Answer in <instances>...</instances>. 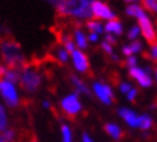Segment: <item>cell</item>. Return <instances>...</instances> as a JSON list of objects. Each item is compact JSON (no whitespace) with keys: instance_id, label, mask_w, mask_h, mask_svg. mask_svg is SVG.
I'll list each match as a JSON object with an SVG mask.
<instances>
[{"instance_id":"7c38bea8","label":"cell","mask_w":157,"mask_h":142,"mask_svg":"<svg viewBox=\"0 0 157 142\" xmlns=\"http://www.w3.org/2000/svg\"><path fill=\"white\" fill-rule=\"evenodd\" d=\"M118 115L121 118L128 123L130 126H137L138 125V116L134 114L131 109H127V108H121L118 111Z\"/></svg>"},{"instance_id":"3957f363","label":"cell","mask_w":157,"mask_h":142,"mask_svg":"<svg viewBox=\"0 0 157 142\" xmlns=\"http://www.w3.org/2000/svg\"><path fill=\"white\" fill-rule=\"evenodd\" d=\"M20 88L28 92V93H35L42 85V75L39 73L38 66L26 62L22 69H20Z\"/></svg>"},{"instance_id":"30bf717a","label":"cell","mask_w":157,"mask_h":142,"mask_svg":"<svg viewBox=\"0 0 157 142\" xmlns=\"http://www.w3.org/2000/svg\"><path fill=\"white\" fill-rule=\"evenodd\" d=\"M128 75L131 76L133 79H136L141 86H144V88H148V86L153 85V81H151V78H150V75L146 73V71H143V69L133 67V69L128 71Z\"/></svg>"},{"instance_id":"4dcf8cb0","label":"cell","mask_w":157,"mask_h":142,"mask_svg":"<svg viewBox=\"0 0 157 142\" xmlns=\"http://www.w3.org/2000/svg\"><path fill=\"white\" fill-rule=\"evenodd\" d=\"M6 69H7V67H6L5 65H3V63H0V81H2V79H3V78H5Z\"/></svg>"},{"instance_id":"8d00e7d4","label":"cell","mask_w":157,"mask_h":142,"mask_svg":"<svg viewBox=\"0 0 157 142\" xmlns=\"http://www.w3.org/2000/svg\"><path fill=\"white\" fill-rule=\"evenodd\" d=\"M30 142H36V139H32V141H30Z\"/></svg>"},{"instance_id":"ba28073f","label":"cell","mask_w":157,"mask_h":142,"mask_svg":"<svg viewBox=\"0 0 157 142\" xmlns=\"http://www.w3.org/2000/svg\"><path fill=\"white\" fill-rule=\"evenodd\" d=\"M72 57H74V63H75V67L82 73H86L88 76H92V72H91L90 67V59L84 52L81 50H74L72 52Z\"/></svg>"},{"instance_id":"d4e9b609","label":"cell","mask_w":157,"mask_h":142,"mask_svg":"<svg viewBox=\"0 0 157 142\" xmlns=\"http://www.w3.org/2000/svg\"><path fill=\"white\" fill-rule=\"evenodd\" d=\"M100 47L102 49V50H104L105 53H107V55H109V56H111V55L114 53V52H113V46H111V45H108V43L105 42V40H104L102 43H101V46H100Z\"/></svg>"},{"instance_id":"484cf974","label":"cell","mask_w":157,"mask_h":142,"mask_svg":"<svg viewBox=\"0 0 157 142\" xmlns=\"http://www.w3.org/2000/svg\"><path fill=\"white\" fill-rule=\"evenodd\" d=\"M130 49H131L133 53L140 52V50H141V43H140V40H133V43L130 45Z\"/></svg>"},{"instance_id":"8fae6325","label":"cell","mask_w":157,"mask_h":142,"mask_svg":"<svg viewBox=\"0 0 157 142\" xmlns=\"http://www.w3.org/2000/svg\"><path fill=\"white\" fill-rule=\"evenodd\" d=\"M104 131L107 133H108L111 138H114L115 141H124L125 138H127V133H125V131H123V129L120 128L118 125H115V123H105L104 125Z\"/></svg>"},{"instance_id":"2e32d148","label":"cell","mask_w":157,"mask_h":142,"mask_svg":"<svg viewBox=\"0 0 157 142\" xmlns=\"http://www.w3.org/2000/svg\"><path fill=\"white\" fill-rule=\"evenodd\" d=\"M9 129V119H7V112L3 104H0V132Z\"/></svg>"},{"instance_id":"836d02e7","label":"cell","mask_w":157,"mask_h":142,"mask_svg":"<svg viewBox=\"0 0 157 142\" xmlns=\"http://www.w3.org/2000/svg\"><path fill=\"white\" fill-rule=\"evenodd\" d=\"M91 40V42H97L98 40V35H95V33H91L90 35V38H88Z\"/></svg>"},{"instance_id":"5b68a950","label":"cell","mask_w":157,"mask_h":142,"mask_svg":"<svg viewBox=\"0 0 157 142\" xmlns=\"http://www.w3.org/2000/svg\"><path fill=\"white\" fill-rule=\"evenodd\" d=\"M61 108H62V112L65 114L69 121L72 122H75L76 118H78V114H79V111L82 109V105L78 99V95L74 93V95H69L67 98H63L61 100Z\"/></svg>"},{"instance_id":"7a4b0ae2","label":"cell","mask_w":157,"mask_h":142,"mask_svg":"<svg viewBox=\"0 0 157 142\" xmlns=\"http://www.w3.org/2000/svg\"><path fill=\"white\" fill-rule=\"evenodd\" d=\"M55 9H56V20L67 17L92 19L91 0H65Z\"/></svg>"},{"instance_id":"ac0fdd59","label":"cell","mask_w":157,"mask_h":142,"mask_svg":"<svg viewBox=\"0 0 157 142\" xmlns=\"http://www.w3.org/2000/svg\"><path fill=\"white\" fill-rule=\"evenodd\" d=\"M86 29L90 30L91 33H102L104 32V27H102V24L98 23V22H95V20H88L85 23Z\"/></svg>"},{"instance_id":"d590c367","label":"cell","mask_w":157,"mask_h":142,"mask_svg":"<svg viewBox=\"0 0 157 142\" xmlns=\"http://www.w3.org/2000/svg\"><path fill=\"white\" fill-rule=\"evenodd\" d=\"M2 40H3V38H2V36H0V43H2Z\"/></svg>"},{"instance_id":"603a6c76","label":"cell","mask_w":157,"mask_h":142,"mask_svg":"<svg viewBox=\"0 0 157 142\" xmlns=\"http://www.w3.org/2000/svg\"><path fill=\"white\" fill-rule=\"evenodd\" d=\"M107 79L111 85H121V78H120V73L115 71H111L107 73Z\"/></svg>"},{"instance_id":"83f0119b","label":"cell","mask_w":157,"mask_h":142,"mask_svg":"<svg viewBox=\"0 0 157 142\" xmlns=\"http://www.w3.org/2000/svg\"><path fill=\"white\" fill-rule=\"evenodd\" d=\"M137 93H138L137 89H130L128 93H127V98H128V99L134 104V102H136V96H137Z\"/></svg>"},{"instance_id":"d6986e66","label":"cell","mask_w":157,"mask_h":142,"mask_svg":"<svg viewBox=\"0 0 157 142\" xmlns=\"http://www.w3.org/2000/svg\"><path fill=\"white\" fill-rule=\"evenodd\" d=\"M74 36H75L76 45L81 47V49H86L88 47V42H86V38H85V35L82 33V30H75Z\"/></svg>"},{"instance_id":"52a82bcc","label":"cell","mask_w":157,"mask_h":142,"mask_svg":"<svg viewBox=\"0 0 157 142\" xmlns=\"http://www.w3.org/2000/svg\"><path fill=\"white\" fill-rule=\"evenodd\" d=\"M138 27L141 29V33H143L144 39L147 40L148 45L151 47L156 46V32H154V27H153L150 19L146 14L138 17Z\"/></svg>"},{"instance_id":"277c9868","label":"cell","mask_w":157,"mask_h":142,"mask_svg":"<svg viewBox=\"0 0 157 142\" xmlns=\"http://www.w3.org/2000/svg\"><path fill=\"white\" fill-rule=\"evenodd\" d=\"M0 98L9 108H17L20 104V96L16 85L2 79L0 81Z\"/></svg>"},{"instance_id":"44dd1931","label":"cell","mask_w":157,"mask_h":142,"mask_svg":"<svg viewBox=\"0 0 157 142\" xmlns=\"http://www.w3.org/2000/svg\"><path fill=\"white\" fill-rule=\"evenodd\" d=\"M125 13L128 14V16H134V17H140V16H143L144 12L141 10V7H138L137 5H130L127 9H125Z\"/></svg>"},{"instance_id":"f546056e","label":"cell","mask_w":157,"mask_h":142,"mask_svg":"<svg viewBox=\"0 0 157 142\" xmlns=\"http://www.w3.org/2000/svg\"><path fill=\"white\" fill-rule=\"evenodd\" d=\"M120 89H121L123 93H128V90L131 89V86H130L128 83H121V85H120Z\"/></svg>"},{"instance_id":"4fadbf2b","label":"cell","mask_w":157,"mask_h":142,"mask_svg":"<svg viewBox=\"0 0 157 142\" xmlns=\"http://www.w3.org/2000/svg\"><path fill=\"white\" fill-rule=\"evenodd\" d=\"M68 78H69V81H71V83L76 88V90H78V93L79 92H82V93H85V95H88V96H91V90L88 89V86L84 83V82L78 78V76L75 75V73H72V72H69V75H68Z\"/></svg>"},{"instance_id":"5bb4252c","label":"cell","mask_w":157,"mask_h":142,"mask_svg":"<svg viewBox=\"0 0 157 142\" xmlns=\"http://www.w3.org/2000/svg\"><path fill=\"white\" fill-rule=\"evenodd\" d=\"M105 30L108 33H115V35H123V26H121V22H120L118 17L109 20L107 26H105Z\"/></svg>"},{"instance_id":"8992f818","label":"cell","mask_w":157,"mask_h":142,"mask_svg":"<svg viewBox=\"0 0 157 142\" xmlns=\"http://www.w3.org/2000/svg\"><path fill=\"white\" fill-rule=\"evenodd\" d=\"M91 10H92V20H98V19H109L113 20L115 19V16L111 9L108 7V5H105L100 0H91Z\"/></svg>"},{"instance_id":"e575fe53","label":"cell","mask_w":157,"mask_h":142,"mask_svg":"<svg viewBox=\"0 0 157 142\" xmlns=\"http://www.w3.org/2000/svg\"><path fill=\"white\" fill-rule=\"evenodd\" d=\"M156 81H157V67H156Z\"/></svg>"},{"instance_id":"7402d4cb","label":"cell","mask_w":157,"mask_h":142,"mask_svg":"<svg viewBox=\"0 0 157 142\" xmlns=\"http://www.w3.org/2000/svg\"><path fill=\"white\" fill-rule=\"evenodd\" d=\"M141 5L150 13H157V0H141Z\"/></svg>"},{"instance_id":"f1b7e54d","label":"cell","mask_w":157,"mask_h":142,"mask_svg":"<svg viewBox=\"0 0 157 142\" xmlns=\"http://www.w3.org/2000/svg\"><path fill=\"white\" fill-rule=\"evenodd\" d=\"M105 42L108 43V45H111V46H114V45H117V40H115V38L113 36V35H107L105 36Z\"/></svg>"},{"instance_id":"ffe728a7","label":"cell","mask_w":157,"mask_h":142,"mask_svg":"<svg viewBox=\"0 0 157 142\" xmlns=\"http://www.w3.org/2000/svg\"><path fill=\"white\" fill-rule=\"evenodd\" d=\"M16 132L13 129H6L3 132H0V142H14Z\"/></svg>"},{"instance_id":"4316f807","label":"cell","mask_w":157,"mask_h":142,"mask_svg":"<svg viewBox=\"0 0 157 142\" xmlns=\"http://www.w3.org/2000/svg\"><path fill=\"white\" fill-rule=\"evenodd\" d=\"M137 35H138V26H133V27L130 29V32H128V39L134 40V39L137 38Z\"/></svg>"},{"instance_id":"9c48e42d","label":"cell","mask_w":157,"mask_h":142,"mask_svg":"<svg viewBox=\"0 0 157 142\" xmlns=\"http://www.w3.org/2000/svg\"><path fill=\"white\" fill-rule=\"evenodd\" d=\"M94 92L100 98L101 102H104L105 105H113L115 102V98L113 95V90L108 85H102V83H95L94 85Z\"/></svg>"},{"instance_id":"1f68e13d","label":"cell","mask_w":157,"mask_h":142,"mask_svg":"<svg viewBox=\"0 0 157 142\" xmlns=\"http://www.w3.org/2000/svg\"><path fill=\"white\" fill-rule=\"evenodd\" d=\"M123 53H124V55H125L127 57L133 55V52H131V49H130V46H124V47H123Z\"/></svg>"},{"instance_id":"e0dca14e","label":"cell","mask_w":157,"mask_h":142,"mask_svg":"<svg viewBox=\"0 0 157 142\" xmlns=\"http://www.w3.org/2000/svg\"><path fill=\"white\" fill-rule=\"evenodd\" d=\"M137 126H140V129H143V132H144V131H148L150 128H153L154 123H153L151 118H150L148 115H141V116H138V125Z\"/></svg>"},{"instance_id":"74e56055","label":"cell","mask_w":157,"mask_h":142,"mask_svg":"<svg viewBox=\"0 0 157 142\" xmlns=\"http://www.w3.org/2000/svg\"><path fill=\"white\" fill-rule=\"evenodd\" d=\"M125 2H134V0H125Z\"/></svg>"},{"instance_id":"9a60e30c","label":"cell","mask_w":157,"mask_h":142,"mask_svg":"<svg viewBox=\"0 0 157 142\" xmlns=\"http://www.w3.org/2000/svg\"><path fill=\"white\" fill-rule=\"evenodd\" d=\"M5 81L13 83V85H17L19 83V79H20V71L19 69H6V73H5Z\"/></svg>"},{"instance_id":"cb8c5ba5","label":"cell","mask_w":157,"mask_h":142,"mask_svg":"<svg viewBox=\"0 0 157 142\" xmlns=\"http://www.w3.org/2000/svg\"><path fill=\"white\" fill-rule=\"evenodd\" d=\"M62 135H63V142H72V135L71 129L67 125H62Z\"/></svg>"},{"instance_id":"6da1fadb","label":"cell","mask_w":157,"mask_h":142,"mask_svg":"<svg viewBox=\"0 0 157 142\" xmlns=\"http://www.w3.org/2000/svg\"><path fill=\"white\" fill-rule=\"evenodd\" d=\"M0 55H2V60L5 62L3 65L9 69H22L26 65V57L23 56L22 52V46L17 43L14 39L7 38L3 39L0 43Z\"/></svg>"},{"instance_id":"d6a6232c","label":"cell","mask_w":157,"mask_h":142,"mask_svg":"<svg viewBox=\"0 0 157 142\" xmlns=\"http://www.w3.org/2000/svg\"><path fill=\"white\" fill-rule=\"evenodd\" d=\"M82 141H84V142H92V139L90 138V135H88V133L84 132V133H82Z\"/></svg>"}]
</instances>
